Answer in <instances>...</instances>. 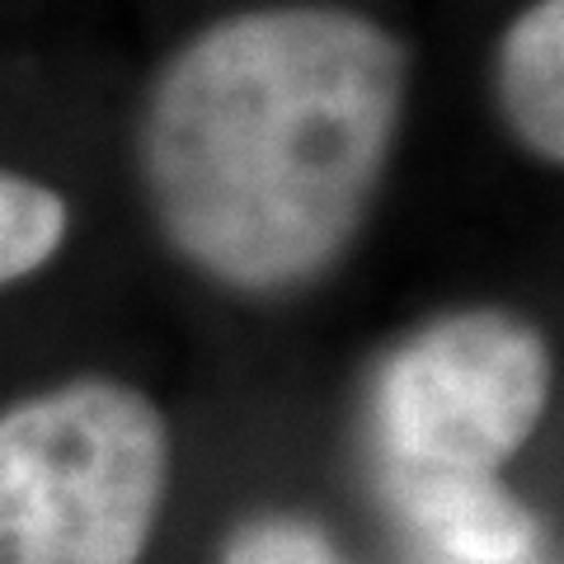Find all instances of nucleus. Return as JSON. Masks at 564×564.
Here are the masks:
<instances>
[{"instance_id": "obj_1", "label": "nucleus", "mask_w": 564, "mask_h": 564, "mask_svg": "<svg viewBox=\"0 0 564 564\" xmlns=\"http://www.w3.org/2000/svg\"><path fill=\"white\" fill-rule=\"evenodd\" d=\"M400 104V43L352 10L278 6L203 29L141 122L165 240L226 288H302L358 236Z\"/></svg>"}, {"instance_id": "obj_2", "label": "nucleus", "mask_w": 564, "mask_h": 564, "mask_svg": "<svg viewBox=\"0 0 564 564\" xmlns=\"http://www.w3.org/2000/svg\"><path fill=\"white\" fill-rule=\"evenodd\" d=\"M170 489V429L80 377L0 414V564H137Z\"/></svg>"}, {"instance_id": "obj_3", "label": "nucleus", "mask_w": 564, "mask_h": 564, "mask_svg": "<svg viewBox=\"0 0 564 564\" xmlns=\"http://www.w3.org/2000/svg\"><path fill=\"white\" fill-rule=\"evenodd\" d=\"M551 395L541 334L508 311H456L410 334L372 381V456L386 499L503 485Z\"/></svg>"}, {"instance_id": "obj_4", "label": "nucleus", "mask_w": 564, "mask_h": 564, "mask_svg": "<svg viewBox=\"0 0 564 564\" xmlns=\"http://www.w3.org/2000/svg\"><path fill=\"white\" fill-rule=\"evenodd\" d=\"M499 99L518 137L545 161L564 155V0L518 14L499 52Z\"/></svg>"}, {"instance_id": "obj_5", "label": "nucleus", "mask_w": 564, "mask_h": 564, "mask_svg": "<svg viewBox=\"0 0 564 564\" xmlns=\"http://www.w3.org/2000/svg\"><path fill=\"white\" fill-rule=\"evenodd\" d=\"M66 240L62 193L0 165V288L39 273Z\"/></svg>"}, {"instance_id": "obj_6", "label": "nucleus", "mask_w": 564, "mask_h": 564, "mask_svg": "<svg viewBox=\"0 0 564 564\" xmlns=\"http://www.w3.org/2000/svg\"><path fill=\"white\" fill-rule=\"evenodd\" d=\"M221 564H344L321 527L302 518H254L226 545Z\"/></svg>"}]
</instances>
